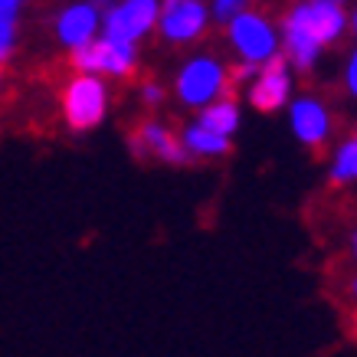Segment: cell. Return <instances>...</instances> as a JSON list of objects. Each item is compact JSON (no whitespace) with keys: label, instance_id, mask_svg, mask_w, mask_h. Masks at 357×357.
<instances>
[{"label":"cell","instance_id":"6da1fadb","mask_svg":"<svg viewBox=\"0 0 357 357\" xmlns=\"http://www.w3.org/2000/svg\"><path fill=\"white\" fill-rule=\"evenodd\" d=\"M109 112V89L92 73H79L63 89V119L73 131H92Z\"/></svg>","mask_w":357,"mask_h":357},{"label":"cell","instance_id":"7a4b0ae2","mask_svg":"<svg viewBox=\"0 0 357 357\" xmlns=\"http://www.w3.org/2000/svg\"><path fill=\"white\" fill-rule=\"evenodd\" d=\"M223 89H227V69L213 56H194L177 73V98L194 109L210 105L213 98L223 96Z\"/></svg>","mask_w":357,"mask_h":357},{"label":"cell","instance_id":"3957f363","mask_svg":"<svg viewBox=\"0 0 357 357\" xmlns=\"http://www.w3.org/2000/svg\"><path fill=\"white\" fill-rule=\"evenodd\" d=\"M229 43L246 63L262 66L266 59L279 53V33L272 30V23L259 13L239 10L229 17Z\"/></svg>","mask_w":357,"mask_h":357},{"label":"cell","instance_id":"277c9868","mask_svg":"<svg viewBox=\"0 0 357 357\" xmlns=\"http://www.w3.org/2000/svg\"><path fill=\"white\" fill-rule=\"evenodd\" d=\"M138 63V53H135V43H125V40H112V36H98V40H89L86 46L73 50V66L79 73H105V76H128Z\"/></svg>","mask_w":357,"mask_h":357},{"label":"cell","instance_id":"5b68a950","mask_svg":"<svg viewBox=\"0 0 357 357\" xmlns=\"http://www.w3.org/2000/svg\"><path fill=\"white\" fill-rule=\"evenodd\" d=\"M161 17V0H115V7L105 13V36L138 43L144 33L154 30Z\"/></svg>","mask_w":357,"mask_h":357},{"label":"cell","instance_id":"8992f818","mask_svg":"<svg viewBox=\"0 0 357 357\" xmlns=\"http://www.w3.org/2000/svg\"><path fill=\"white\" fill-rule=\"evenodd\" d=\"M292 98V73H289V59L285 56H272L256 69L252 86H249V102L259 112H279L289 105Z\"/></svg>","mask_w":357,"mask_h":357},{"label":"cell","instance_id":"52a82bcc","mask_svg":"<svg viewBox=\"0 0 357 357\" xmlns=\"http://www.w3.org/2000/svg\"><path fill=\"white\" fill-rule=\"evenodd\" d=\"M289 121H292L295 138L302 141L305 148H312V151H321L328 144V138H331V131H335V121H331L328 105L314 96L295 98L292 105H289Z\"/></svg>","mask_w":357,"mask_h":357},{"label":"cell","instance_id":"ba28073f","mask_svg":"<svg viewBox=\"0 0 357 357\" xmlns=\"http://www.w3.org/2000/svg\"><path fill=\"white\" fill-rule=\"evenodd\" d=\"M282 43H285V59H289L295 69L308 73V69L318 63V56H321L325 46H321V40H318L312 20H308L305 3H298V7L285 17V26H282Z\"/></svg>","mask_w":357,"mask_h":357},{"label":"cell","instance_id":"9c48e42d","mask_svg":"<svg viewBox=\"0 0 357 357\" xmlns=\"http://www.w3.org/2000/svg\"><path fill=\"white\" fill-rule=\"evenodd\" d=\"M158 26L167 43H190L206 26V7L200 0H167L161 7Z\"/></svg>","mask_w":357,"mask_h":357},{"label":"cell","instance_id":"30bf717a","mask_svg":"<svg viewBox=\"0 0 357 357\" xmlns=\"http://www.w3.org/2000/svg\"><path fill=\"white\" fill-rule=\"evenodd\" d=\"M131 148L138 154H151L164 164H187L190 161V151L184 148V141L177 138L171 128H164L161 121H144L131 141Z\"/></svg>","mask_w":357,"mask_h":357},{"label":"cell","instance_id":"8fae6325","mask_svg":"<svg viewBox=\"0 0 357 357\" xmlns=\"http://www.w3.org/2000/svg\"><path fill=\"white\" fill-rule=\"evenodd\" d=\"M98 23H102V10H98L96 3H69L59 13V20H56V36L69 50H79L89 40H96Z\"/></svg>","mask_w":357,"mask_h":357},{"label":"cell","instance_id":"7c38bea8","mask_svg":"<svg viewBox=\"0 0 357 357\" xmlns=\"http://www.w3.org/2000/svg\"><path fill=\"white\" fill-rule=\"evenodd\" d=\"M184 148L190 151V158H220V154L229 151V138L227 135H217V131L204 128L200 121L184 128Z\"/></svg>","mask_w":357,"mask_h":357},{"label":"cell","instance_id":"4fadbf2b","mask_svg":"<svg viewBox=\"0 0 357 357\" xmlns=\"http://www.w3.org/2000/svg\"><path fill=\"white\" fill-rule=\"evenodd\" d=\"M200 125L229 138V135H236V128H239V105L229 102V98H213L210 105L200 109Z\"/></svg>","mask_w":357,"mask_h":357},{"label":"cell","instance_id":"5bb4252c","mask_svg":"<svg viewBox=\"0 0 357 357\" xmlns=\"http://www.w3.org/2000/svg\"><path fill=\"white\" fill-rule=\"evenodd\" d=\"M328 177H331V184H354L357 181V135H351L335 148Z\"/></svg>","mask_w":357,"mask_h":357},{"label":"cell","instance_id":"9a60e30c","mask_svg":"<svg viewBox=\"0 0 357 357\" xmlns=\"http://www.w3.org/2000/svg\"><path fill=\"white\" fill-rule=\"evenodd\" d=\"M13 43H17V17L0 13V63H7V59H10Z\"/></svg>","mask_w":357,"mask_h":357},{"label":"cell","instance_id":"2e32d148","mask_svg":"<svg viewBox=\"0 0 357 357\" xmlns=\"http://www.w3.org/2000/svg\"><path fill=\"white\" fill-rule=\"evenodd\" d=\"M246 3L249 0H213V17H217V20H229L233 13L246 10Z\"/></svg>","mask_w":357,"mask_h":357},{"label":"cell","instance_id":"e0dca14e","mask_svg":"<svg viewBox=\"0 0 357 357\" xmlns=\"http://www.w3.org/2000/svg\"><path fill=\"white\" fill-rule=\"evenodd\" d=\"M344 86L347 92L357 98V50L351 56H347V66H344Z\"/></svg>","mask_w":357,"mask_h":357},{"label":"cell","instance_id":"ac0fdd59","mask_svg":"<svg viewBox=\"0 0 357 357\" xmlns=\"http://www.w3.org/2000/svg\"><path fill=\"white\" fill-rule=\"evenodd\" d=\"M141 98H144V105H158L164 98V89L154 86V82H144V86H141Z\"/></svg>","mask_w":357,"mask_h":357},{"label":"cell","instance_id":"d6986e66","mask_svg":"<svg viewBox=\"0 0 357 357\" xmlns=\"http://www.w3.org/2000/svg\"><path fill=\"white\" fill-rule=\"evenodd\" d=\"M23 0H0V13H7V17H17Z\"/></svg>","mask_w":357,"mask_h":357},{"label":"cell","instance_id":"ffe728a7","mask_svg":"<svg viewBox=\"0 0 357 357\" xmlns=\"http://www.w3.org/2000/svg\"><path fill=\"white\" fill-rule=\"evenodd\" d=\"M92 3H96L98 10H105V13H109L112 7H115V0H92Z\"/></svg>","mask_w":357,"mask_h":357},{"label":"cell","instance_id":"44dd1931","mask_svg":"<svg viewBox=\"0 0 357 357\" xmlns=\"http://www.w3.org/2000/svg\"><path fill=\"white\" fill-rule=\"evenodd\" d=\"M347 292H351V298H354V302H357V275H354V279H351V285H347Z\"/></svg>","mask_w":357,"mask_h":357},{"label":"cell","instance_id":"7402d4cb","mask_svg":"<svg viewBox=\"0 0 357 357\" xmlns=\"http://www.w3.org/2000/svg\"><path fill=\"white\" fill-rule=\"evenodd\" d=\"M351 252H354V259H357V233L351 236Z\"/></svg>","mask_w":357,"mask_h":357},{"label":"cell","instance_id":"603a6c76","mask_svg":"<svg viewBox=\"0 0 357 357\" xmlns=\"http://www.w3.org/2000/svg\"><path fill=\"white\" fill-rule=\"evenodd\" d=\"M347 23L354 26V36H357V10H354V17H351V20H347Z\"/></svg>","mask_w":357,"mask_h":357},{"label":"cell","instance_id":"cb8c5ba5","mask_svg":"<svg viewBox=\"0 0 357 357\" xmlns=\"http://www.w3.org/2000/svg\"><path fill=\"white\" fill-rule=\"evenodd\" d=\"M337 3H344V0H337Z\"/></svg>","mask_w":357,"mask_h":357},{"label":"cell","instance_id":"d4e9b609","mask_svg":"<svg viewBox=\"0 0 357 357\" xmlns=\"http://www.w3.org/2000/svg\"><path fill=\"white\" fill-rule=\"evenodd\" d=\"M0 86H3V79H0Z\"/></svg>","mask_w":357,"mask_h":357}]
</instances>
